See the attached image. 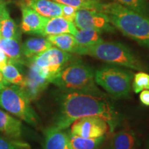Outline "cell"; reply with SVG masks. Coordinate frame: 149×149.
<instances>
[{"label": "cell", "mask_w": 149, "mask_h": 149, "mask_svg": "<svg viewBox=\"0 0 149 149\" xmlns=\"http://www.w3.org/2000/svg\"><path fill=\"white\" fill-rule=\"evenodd\" d=\"M91 116L104 119L109 124L111 133L117 125L118 113L105 98L91 93L70 91L61 99L55 126L64 130L78 119Z\"/></svg>", "instance_id": "1"}, {"label": "cell", "mask_w": 149, "mask_h": 149, "mask_svg": "<svg viewBox=\"0 0 149 149\" xmlns=\"http://www.w3.org/2000/svg\"><path fill=\"white\" fill-rule=\"evenodd\" d=\"M102 12L123 35L149 49V17L134 12L117 2L104 3Z\"/></svg>", "instance_id": "2"}, {"label": "cell", "mask_w": 149, "mask_h": 149, "mask_svg": "<svg viewBox=\"0 0 149 149\" xmlns=\"http://www.w3.org/2000/svg\"><path fill=\"white\" fill-rule=\"evenodd\" d=\"M75 54L89 55L110 64L142 71L146 69L140 59L127 46L120 42H103L95 45L79 46Z\"/></svg>", "instance_id": "3"}, {"label": "cell", "mask_w": 149, "mask_h": 149, "mask_svg": "<svg viewBox=\"0 0 149 149\" xmlns=\"http://www.w3.org/2000/svg\"><path fill=\"white\" fill-rule=\"evenodd\" d=\"M52 83L68 92L80 91L95 93L99 91L95 86V73L93 70L81 62L72 63L66 66Z\"/></svg>", "instance_id": "4"}, {"label": "cell", "mask_w": 149, "mask_h": 149, "mask_svg": "<svg viewBox=\"0 0 149 149\" xmlns=\"http://www.w3.org/2000/svg\"><path fill=\"white\" fill-rule=\"evenodd\" d=\"M24 91L17 85H8L0 90V109L19 117L33 126H37L39 118L31 105Z\"/></svg>", "instance_id": "5"}, {"label": "cell", "mask_w": 149, "mask_h": 149, "mask_svg": "<svg viewBox=\"0 0 149 149\" xmlns=\"http://www.w3.org/2000/svg\"><path fill=\"white\" fill-rule=\"evenodd\" d=\"M131 71L115 66H104L95 72V81L111 95L123 98L129 95L133 78Z\"/></svg>", "instance_id": "6"}, {"label": "cell", "mask_w": 149, "mask_h": 149, "mask_svg": "<svg viewBox=\"0 0 149 149\" xmlns=\"http://www.w3.org/2000/svg\"><path fill=\"white\" fill-rule=\"evenodd\" d=\"M72 58L70 53L52 46L31 59V63L35 65L41 73L52 83L59 72L68 66Z\"/></svg>", "instance_id": "7"}, {"label": "cell", "mask_w": 149, "mask_h": 149, "mask_svg": "<svg viewBox=\"0 0 149 149\" xmlns=\"http://www.w3.org/2000/svg\"><path fill=\"white\" fill-rule=\"evenodd\" d=\"M73 23L79 30H94L102 33H113L115 28L103 12L93 10H77Z\"/></svg>", "instance_id": "8"}, {"label": "cell", "mask_w": 149, "mask_h": 149, "mask_svg": "<svg viewBox=\"0 0 149 149\" xmlns=\"http://www.w3.org/2000/svg\"><path fill=\"white\" fill-rule=\"evenodd\" d=\"M70 133L86 138H96L111 132L109 124L104 119L96 116L84 117L71 124Z\"/></svg>", "instance_id": "9"}, {"label": "cell", "mask_w": 149, "mask_h": 149, "mask_svg": "<svg viewBox=\"0 0 149 149\" xmlns=\"http://www.w3.org/2000/svg\"><path fill=\"white\" fill-rule=\"evenodd\" d=\"M50 81L44 77L37 66L31 63L29 70L21 88L31 100H35L45 90Z\"/></svg>", "instance_id": "10"}, {"label": "cell", "mask_w": 149, "mask_h": 149, "mask_svg": "<svg viewBox=\"0 0 149 149\" xmlns=\"http://www.w3.org/2000/svg\"><path fill=\"white\" fill-rule=\"evenodd\" d=\"M22 20L21 29L24 33L39 35L48 20L30 7L21 4Z\"/></svg>", "instance_id": "11"}, {"label": "cell", "mask_w": 149, "mask_h": 149, "mask_svg": "<svg viewBox=\"0 0 149 149\" xmlns=\"http://www.w3.org/2000/svg\"><path fill=\"white\" fill-rule=\"evenodd\" d=\"M77 29L72 22L66 19L62 16L48 19L44 28L39 35L43 37L68 33L74 35Z\"/></svg>", "instance_id": "12"}, {"label": "cell", "mask_w": 149, "mask_h": 149, "mask_svg": "<svg viewBox=\"0 0 149 149\" xmlns=\"http://www.w3.org/2000/svg\"><path fill=\"white\" fill-rule=\"evenodd\" d=\"M44 149H73L68 134L56 126L48 128L44 135Z\"/></svg>", "instance_id": "13"}, {"label": "cell", "mask_w": 149, "mask_h": 149, "mask_svg": "<svg viewBox=\"0 0 149 149\" xmlns=\"http://www.w3.org/2000/svg\"><path fill=\"white\" fill-rule=\"evenodd\" d=\"M21 4L30 7L47 18H53L62 15L60 3L52 0H22Z\"/></svg>", "instance_id": "14"}, {"label": "cell", "mask_w": 149, "mask_h": 149, "mask_svg": "<svg viewBox=\"0 0 149 149\" xmlns=\"http://www.w3.org/2000/svg\"><path fill=\"white\" fill-rule=\"evenodd\" d=\"M0 133L12 139L19 138L22 133V122L0 109Z\"/></svg>", "instance_id": "15"}, {"label": "cell", "mask_w": 149, "mask_h": 149, "mask_svg": "<svg viewBox=\"0 0 149 149\" xmlns=\"http://www.w3.org/2000/svg\"><path fill=\"white\" fill-rule=\"evenodd\" d=\"M52 44L47 39L33 37L28 39L22 46V55L26 58L32 59L39 54L52 47Z\"/></svg>", "instance_id": "16"}, {"label": "cell", "mask_w": 149, "mask_h": 149, "mask_svg": "<svg viewBox=\"0 0 149 149\" xmlns=\"http://www.w3.org/2000/svg\"><path fill=\"white\" fill-rule=\"evenodd\" d=\"M137 139L130 130H122L113 135L110 141V149H135Z\"/></svg>", "instance_id": "17"}, {"label": "cell", "mask_w": 149, "mask_h": 149, "mask_svg": "<svg viewBox=\"0 0 149 149\" xmlns=\"http://www.w3.org/2000/svg\"><path fill=\"white\" fill-rule=\"evenodd\" d=\"M0 49L2 50L8 58V61L15 64L22 62V51L19 40L0 37Z\"/></svg>", "instance_id": "18"}, {"label": "cell", "mask_w": 149, "mask_h": 149, "mask_svg": "<svg viewBox=\"0 0 149 149\" xmlns=\"http://www.w3.org/2000/svg\"><path fill=\"white\" fill-rule=\"evenodd\" d=\"M46 39L52 45L67 53H75L79 46L76 42L73 35L68 33L50 35Z\"/></svg>", "instance_id": "19"}, {"label": "cell", "mask_w": 149, "mask_h": 149, "mask_svg": "<svg viewBox=\"0 0 149 149\" xmlns=\"http://www.w3.org/2000/svg\"><path fill=\"white\" fill-rule=\"evenodd\" d=\"M70 145L73 149H99L103 144L105 136L96 138H86L69 134Z\"/></svg>", "instance_id": "20"}, {"label": "cell", "mask_w": 149, "mask_h": 149, "mask_svg": "<svg viewBox=\"0 0 149 149\" xmlns=\"http://www.w3.org/2000/svg\"><path fill=\"white\" fill-rule=\"evenodd\" d=\"M73 36L78 46L81 47L95 45L104 41L100 33L94 30H79Z\"/></svg>", "instance_id": "21"}, {"label": "cell", "mask_w": 149, "mask_h": 149, "mask_svg": "<svg viewBox=\"0 0 149 149\" xmlns=\"http://www.w3.org/2000/svg\"><path fill=\"white\" fill-rule=\"evenodd\" d=\"M1 73L3 79L8 84L22 87L25 81V77L21 73L16 64L9 61L8 64L1 70Z\"/></svg>", "instance_id": "22"}, {"label": "cell", "mask_w": 149, "mask_h": 149, "mask_svg": "<svg viewBox=\"0 0 149 149\" xmlns=\"http://www.w3.org/2000/svg\"><path fill=\"white\" fill-rule=\"evenodd\" d=\"M61 4L75 8L77 10H93L101 11L104 3L101 0H52Z\"/></svg>", "instance_id": "23"}, {"label": "cell", "mask_w": 149, "mask_h": 149, "mask_svg": "<svg viewBox=\"0 0 149 149\" xmlns=\"http://www.w3.org/2000/svg\"><path fill=\"white\" fill-rule=\"evenodd\" d=\"M1 37L19 40L17 26L9 15L1 18Z\"/></svg>", "instance_id": "24"}, {"label": "cell", "mask_w": 149, "mask_h": 149, "mask_svg": "<svg viewBox=\"0 0 149 149\" xmlns=\"http://www.w3.org/2000/svg\"><path fill=\"white\" fill-rule=\"evenodd\" d=\"M134 12L149 17V3L146 0H115Z\"/></svg>", "instance_id": "25"}, {"label": "cell", "mask_w": 149, "mask_h": 149, "mask_svg": "<svg viewBox=\"0 0 149 149\" xmlns=\"http://www.w3.org/2000/svg\"><path fill=\"white\" fill-rule=\"evenodd\" d=\"M132 87L135 93H140L144 90H149V74L142 71L136 73L133 76Z\"/></svg>", "instance_id": "26"}, {"label": "cell", "mask_w": 149, "mask_h": 149, "mask_svg": "<svg viewBox=\"0 0 149 149\" xmlns=\"http://www.w3.org/2000/svg\"><path fill=\"white\" fill-rule=\"evenodd\" d=\"M29 145L26 143L0 137V149H29Z\"/></svg>", "instance_id": "27"}, {"label": "cell", "mask_w": 149, "mask_h": 149, "mask_svg": "<svg viewBox=\"0 0 149 149\" xmlns=\"http://www.w3.org/2000/svg\"><path fill=\"white\" fill-rule=\"evenodd\" d=\"M61 4V3H60ZM61 9H62V16L66 19L69 20L70 22H74V17H75L76 13H77V9L73 7L64 4H61Z\"/></svg>", "instance_id": "28"}, {"label": "cell", "mask_w": 149, "mask_h": 149, "mask_svg": "<svg viewBox=\"0 0 149 149\" xmlns=\"http://www.w3.org/2000/svg\"><path fill=\"white\" fill-rule=\"evenodd\" d=\"M139 100L144 105L149 107V90L141 91L139 95Z\"/></svg>", "instance_id": "29"}, {"label": "cell", "mask_w": 149, "mask_h": 149, "mask_svg": "<svg viewBox=\"0 0 149 149\" xmlns=\"http://www.w3.org/2000/svg\"><path fill=\"white\" fill-rule=\"evenodd\" d=\"M8 58L2 50L0 49V71L6 65L8 64Z\"/></svg>", "instance_id": "30"}, {"label": "cell", "mask_w": 149, "mask_h": 149, "mask_svg": "<svg viewBox=\"0 0 149 149\" xmlns=\"http://www.w3.org/2000/svg\"><path fill=\"white\" fill-rule=\"evenodd\" d=\"M9 13L6 8L5 1L3 0H0V18L8 15Z\"/></svg>", "instance_id": "31"}, {"label": "cell", "mask_w": 149, "mask_h": 149, "mask_svg": "<svg viewBox=\"0 0 149 149\" xmlns=\"http://www.w3.org/2000/svg\"><path fill=\"white\" fill-rule=\"evenodd\" d=\"M8 85H9V84L6 82V81H0V90L3 89V88H4V87H6V86H8Z\"/></svg>", "instance_id": "32"}, {"label": "cell", "mask_w": 149, "mask_h": 149, "mask_svg": "<svg viewBox=\"0 0 149 149\" xmlns=\"http://www.w3.org/2000/svg\"><path fill=\"white\" fill-rule=\"evenodd\" d=\"M0 81H5L3 79V77H2V75H1V71H0Z\"/></svg>", "instance_id": "33"}, {"label": "cell", "mask_w": 149, "mask_h": 149, "mask_svg": "<svg viewBox=\"0 0 149 149\" xmlns=\"http://www.w3.org/2000/svg\"><path fill=\"white\" fill-rule=\"evenodd\" d=\"M0 37H1V18H0Z\"/></svg>", "instance_id": "34"}]
</instances>
